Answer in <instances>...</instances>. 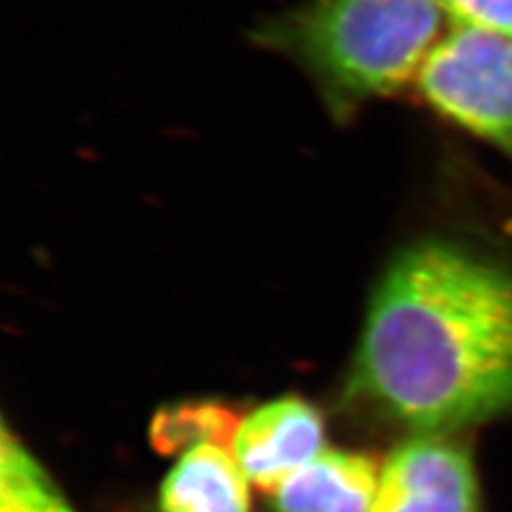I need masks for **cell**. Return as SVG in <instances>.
<instances>
[{
    "label": "cell",
    "mask_w": 512,
    "mask_h": 512,
    "mask_svg": "<svg viewBox=\"0 0 512 512\" xmlns=\"http://www.w3.org/2000/svg\"><path fill=\"white\" fill-rule=\"evenodd\" d=\"M423 101L512 158V41L451 28L416 77Z\"/></svg>",
    "instance_id": "obj_3"
},
{
    "label": "cell",
    "mask_w": 512,
    "mask_h": 512,
    "mask_svg": "<svg viewBox=\"0 0 512 512\" xmlns=\"http://www.w3.org/2000/svg\"><path fill=\"white\" fill-rule=\"evenodd\" d=\"M323 416L297 397H282L250 412L237 429L233 455L248 483L276 491L323 448Z\"/></svg>",
    "instance_id": "obj_5"
},
{
    "label": "cell",
    "mask_w": 512,
    "mask_h": 512,
    "mask_svg": "<svg viewBox=\"0 0 512 512\" xmlns=\"http://www.w3.org/2000/svg\"><path fill=\"white\" fill-rule=\"evenodd\" d=\"M451 28H466L512 41V0H440Z\"/></svg>",
    "instance_id": "obj_10"
},
{
    "label": "cell",
    "mask_w": 512,
    "mask_h": 512,
    "mask_svg": "<svg viewBox=\"0 0 512 512\" xmlns=\"http://www.w3.org/2000/svg\"><path fill=\"white\" fill-rule=\"evenodd\" d=\"M158 506L160 512H248V478L231 448L192 446L167 474Z\"/></svg>",
    "instance_id": "obj_7"
},
{
    "label": "cell",
    "mask_w": 512,
    "mask_h": 512,
    "mask_svg": "<svg viewBox=\"0 0 512 512\" xmlns=\"http://www.w3.org/2000/svg\"><path fill=\"white\" fill-rule=\"evenodd\" d=\"M372 512H480L472 455L446 436H416L380 470Z\"/></svg>",
    "instance_id": "obj_4"
},
{
    "label": "cell",
    "mask_w": 512,
    "mask_h": 512,
    "mask_svg": "<svg viewBox=\"0 0 512 512\" xmlns=\"http://www.w3.org/2000/svg\"><path fill=\"white\" fill-rule=\"evenodd\" d=\"M0 512H77L7 423L0 431Z\"/></svg>",
    "instance_id": "obj_8"
},
{
    "label": "cell",
    "mask_w": 512,
    "mask_h": 512,
    "mask_svg": "<svg viewBox=\"0 0 512 512\" xmlns=\"http://www.w3.org/2000/svg\"><path fill=\"white\" fill-rule=\"evenodd\" d=\"M242 419L218 404H180L160 410L152 423V444L163 453L188 451L199 444L231 448Z\"/></svg>",
    "instance_id": "obj_9"
},
{
    "label": "cell",
    "mask_w": 512,
    "mask_h": 512,
    "mask_svg": "<svg viewBox=\"0 0 512 512\" xmlns=\"http://www.w3.org/2000/svg\"><path fill=\"white\" fill-rule=\"evenodd\" d=\"M380 466L367 455L325 448L274 491L278 512H372Z\"/></svg>",
    "instance_id": "obj_6"
},
{
    "label": "cell",
    "mask_w": 512,
    "mask_h": 512,
    "mask_svg": "<svg viewBox=\"0 0 512 512\" xmlns=\"http://www.w3.org/2000/svg\"><path fill=\"white\" fill-rule=\"evenodd\" d=\"M350 391L416 436L512 410V271L451 242L402 252L365 318Z\"/></svg>",
    "instance_id": "obj_1"
},
{
    "label": "cell",
    "mask_w": 512,
    "mask_h": 512,
    "mask_svg": "<svg viewBox=\"0 0 512 512\" xmlns=\"http://www.w3.org/2000/svg\"><path fill=\"white\" fill-rule=\"evenodd\" d=\"M440 0H308L256 30V41L306 71L333 114L416 84L440 43Z\"/></svg>",
    "instance_id": "obj_2"
}]
</instances>
